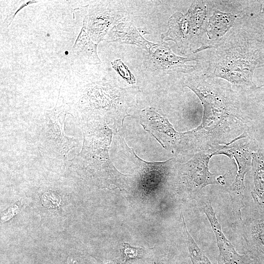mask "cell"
<instances>
[{"instance_id":"cell-17","label":"cell","mask_w":264,"mask_h":264,"mask_svg":"<svg viewBox=\"0 0 264 264\" xmlns=\"http://www.w3.org/2000/svg\"><path fill=\"white\" fill-rule=\"evenodd\" d=\"M247 98L264 111V84L245 91Z\"/></svg>"},{"instance_id":"cell-15","label":"cell","mask_w":264,"mask_h":264,"mask_svg":"<svg viewBox=\"0 0 264 264\" xmlns=\"http://www.w3.org/2000/svg\"><path fill=\"white\" fill-rule=\"evenodd\" d=\"M183 233L188 244L189 251L193 264H213L200 249L187 230L184 217L181 214Z\"/></svg>"},{"instance_id":"cell-6","label":"cell","mask_w":264,"mask_h":264,"mask_svg":"<svg viewBox=\"0 0 264 264\" xmlns=\"http://www.w3.org/2000/svg\"><path fill=\"white\" fill-rule=\"evenodd\" d=\"M259 148L255 139L248 133H245L232 143L218 147L213 152V155L228 156L234 160L237 165V174L230 186L233 191L242 193L244 191V177L251 168L252 154Z\"/></svg>"},{"instance_id":"cell-10","label":"cell","mask_w":264,"mask_h":264,"mask_svg":"<svg viewBox=\"0 0 264 264\" xmlns=\"http://www.w3.org/2000/svg\"><path fill=\"white\" fill-rule=\"evenodd\" d=\"M198 201L203 212L207 216L215 235L219 250L218 264H250L247 255H241L231 242L225 237L209 200L201 197Z\"/></svg>"},{"instance_id":"cell-13","label":"cell","mask_w":264,"mask_h":264,"mask_svg":"<svg viewBox=\"0 0 264 264\" xmlns=\"http://www.w3.org/2000/svg\"><path fill=\"white\" fill-rule=\"evenodd\" d=\"M107 42L132 44L144 48L148 52L155 44L144 39L131 21H125L113 26L104 38Z\"/></svg>"},{"instance_id":"cell-5","label":"cell","mask_w":264,"mask_h":264,"mask_svg":"<svg viewBox=\"0 0 264 264\" xmlns=\"http://www.w3.org/2000/svg\"><path fill=\"white\" fill-rule=\"evenodd\" d=\"M115 1H99L84 7L83 27L96 44L104 40L109 31L124 16V7Z\"/></svg>"},{"instance_id":"cell-11","label":"cell","mask_w":264,"mask_h":264,"mask_svg":"<svg viewBox=\"0 0 264 264\" xmlns=\"http://www.w3.org/2000/svg\"><path fill=\"white\" fill-rule=\"evenodd\" d=\"M242 236L249 252L264 259V213L251 212L243 222Z\"/></svg>"},{"instance_id":"cell-1","label":"cell","mask_w":264,"mask_h":264,"mask_svg":"<svg viewBox=\"0 0 264 264\" xmlns=\"http://www.w3.org/2000/svg\"><path fill=\"white\" fill-rule=\"evenodd\" d=\"M183 87L191 89L203 108L201 124L186 132L188 150L195 154L212 152L249 132L250 117L246 112V100L242 91L220 78L207 76L198 66L183 74Z\"/></svg>"},{"instance_id":"cell-19","label":"cell","mask_w":264,"mask_h":264,"mask_svg":"<svg viewBox=\"0 0 264 264\" xmlns=\"http://www.w3.org/2000/svg\"><path fill=\"white\" fill-rule=\"evenodd\" d=\"M139 247L131 246L127 243H123V253L125 259L127 260L134 259L138 256Z\"/></svg>"},{"instance_id":"cell-20","label":"cell","mask_w":264,"mask_h":264,"mask_svg":"<svg viewBox=\"0 0 264 264\" xmlns=\"http://www.w3.org/2000/svg\"><path fill=\"white\" fill-rule=\"evenodd\" d=\"M66 264H78V263L76 261H73L72 260L70 261L69 259H68Z\"/></svg>"},{"instance_id":"cell-16","label":"cell","mask_w":264,"mask_h":264,"mask_svg":"<svg viewBox=\"0 0 264 264\" xmlns=\"http://www.w3.org/2000/svg\"><path fill=\"white\" fill-rule=\"evenodd\" d=\"M37 2L38 1H15L13 5L10 7V10H8L7 12V14L2 24V28L6 29L10 25L17 13L23 7Z\"/></svg>"},{"instance_id":"cell-18","label":"cell","mask_w":264,"mask_h":264,"mask_svg":"<svg viewBox=\"0 0 264 264\" xmlns=\"http://www.w3.org/2000/svg\"><path fill=\"white\" fill-rule=\"evenodd\" d=\"M111 64L115 70L128 83L131 84L135 83L136 79L134 75L120 59H116Z\"/></svg>"},{"instance_id":"cell-12","label":"cell","mask_w":264,"mask_h":264,"mask_svg":"<svg viewBox=\"0 0 264 264\" xmlns=\"http://www.w3.org/2000/svg\"><path fill=\"white\" fill-rule=\"evenodd\" d=\"M252 184L250 195L253 200L252 211L264 213V148L252 154L250 169Z\"/></svg>"},{"instance_id":"cell-8","label":"cell","mask_w":264,"mask_h":264,"mask_svg":"<svg viewBox=\"0 0 264 264\" xmlns=\"http://www.w3.org/2000/svg\"><path fill=\"white\" fill-rule=\"evenodd\" d=\"M212 1L211 14L204 35L207 37L202 39L199 46L192 52L195 54L219 45L233 27L238 18L247 13L231 12L220 7L216 0Z\"/></svg>"},{"instance_id":"cell-14","label":"cell","mask_w":264,"mask_h":264,"mask_svg":"<svg viewBox=\"0 0 264 264\" xmlns=\"http://www.w3.org/2000/svg\"><path fill=\"white\" fill-rule=\"evenodd\" d=\"M97 45L82 28L72 50L74 55L79 61L84 63L97 65L101 63L97 55Z\"/></svg>"},{"instance_id":"cell-4","label":"cell","mask_w":264,"mask_h":264,"mask_svg":"<svg viewBox=\"0 0 264 264\" xmlns=\"http://www.w3.org/2000/svg\"><path fill=\"white\" fill-rule=\"evenodd\" d=\"M213 156L210 151L195 154L191 160L179 166L178 189L190 199L198 198L205 187L211 184H225L226 175L218 176L211 173L209 162Z\"/></svg>"},{"instance_id":"cell-9","label":"cell","mask_w":264,"mask_h":264,"mask_svg":"<svg viewBox=\"0 0 264 264\" xmlns=\"http://www.w3.org/2000/svg\"><path fill=\"white\" fill-rule=\"evenodd\" d=\"M140 123L164 148L179 150L182 132H177L167 118L159 109L147 108L141 111Z\"/></svg>"},{"instance_id":"cell-2","label":"cell","mask_w":264,"mask_h":264,"mask_svg":"<svg viewBox=\"0 0 264 264\" xmlns=\"http://www.w3.org/2000/svg\"><path fill=\"white\" fill-rule=\"evenodd\" d=\"M196 64L208 77L222 79L235 88L257 87L255 69L264 66V5L257 13L239 17L217 46L196 54Z\"/></svg>"},{"instance_id":"cell-3","label":"cell","mask_w":264,"mask_h":264,"mask_svg":"<svg viewBox=\"0 0 264 264\" xmlns=\"http://www.w3.org/2000/svg\"><path fill=\"white\" fill-rule=\"evenodd\" d=\"M211 14L209 0L193 1L186 14L176 12L169 18L162 41L174 42L183 54L193 52L204 37Z\"/></svg>"},{"instance_id":"cell-7","label":"cell","mask_w":264,"mask_h":264,"mask_svg":"<svg viewBox=\"0 0 264 264\" xmlns=\"http://www.w3.org/2000/svg\"><path fill=\"white\" fill-rule=\"evenodd\" d=\"M194 61L197 63L198 59L195 56L184 57L174 53L164 41L155 44L147 54L145 64L153 71L168 74L182 73H188L193 71L198 67L195 65H187V63Z\"/></svg>"}]
</instances>
